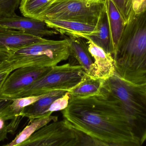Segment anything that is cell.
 Returning a JSON list of instances; mask_svg holds the SVG:
<instances>
[{
  "label": "cell",
  "instance_id": "obj_28",
  "mask_svg": "<svg viewBox=\"0 0 146 146\" xmlns=\"http://www.w3.org/2000/svg\"><path fill=\"white\" fill-rule=\"evenodd\" d=\"M10 53L8 51L0 50V64L7 61L10 56Z\"/></svg>",
  "mask_w": 146,
  "mask_h": 146
},
{
  "label": "cell",
  "instance_id": "obj_24",
  "mask_svg": "<svg viewBox=\"0 0 146 146\" xmlns=\"http://www.w3.org/2000/svg\"><path fill=\"white\" fill-rule=\"evenodd\" d=\"M14 70L13 65L7 61L0 64V94L5 81Z\"/></svg>",
  "mask_w": 146,
  "mask_h": 146
},
{
  "label": "cell",
  "instance_id": "obj_1",
  "mask_svg": "<svg viewBox=\"0 0 146 146\" xmlns=\"http://www.w3.org/2000/svg\"><path fill=\"white\" fill-rule=\"evenodd\" d=\"M64 120L106 146H139L135 140L119 99L105 85L98 93L84 97L71 96L62 111Z\"/></svg>",
  "mask_w": 146,
  "mask_h": 146
},
{
  "label": "cell",
  "instance_id": "obj_18",
  "mask_svg": "<svg viewBox=\"0 0 146 146\" xmlns=\"http://www.w3.org/2000/svg\"><path fill=\"white\" fill-rule=\"evenodd\" d=\"M58 119L57 116L50 115L33 119L30 121L29 125L26 126L11 142L4 146H20L36 131L51 122L58 121Z\"/></svg>",
  "mask_w": 146,
  "mask_h": 146
},
{
  "label": "cell",
  "instance_id": "obj_5",
  "mask_svg": "<svg viewBox=\"0 0 146 146\" xmlns=\"http://www.w3.org/2000/svg\"><path fill=\"white\" fill-rule=\"evenodd\" d=\"M106 0H55L36 19L72 21L96 25Z\"/></svg>",
  "mask_w": 146,
  "mask_h": 146
},
{
  "label": "cell",
  "instance_id": "obj_4",
  "mask_svg": "<svg viewBox=\"0 0 146 146\" xmlns=\"http://www.w3.org/2000/svg\"><path fill=\"white\" fill-rule=\"evenodd\" d=\"M70 56L69 44L66 38L60 40L45 39L13 51L7 61L15 70L27 66L54 67Z\"/></svg>",
  "mask_w": 146,
  "mask_h": 146
},
{
  "label": "cell",
  "instance_id": "obj_11",
  "mask_svg": "<svg viewBox=\"0 0 146 146\" xmlns=\"http://www.w3.org/2000/svg\"><path fill=\"white\" fill-rule=\"evenodd\" d=\"M70 35L92 41L112 56L114 55V49L106 5L100 15L95 31L93 32L90 33H76Z\"/></svg>",
  "mask_w": 146,
  "mask_h": 146
},
{
  "label": "cell",
  "instance_id": "obj_6",
  "mask_svg": "<svg viewBox=\"0 0 146 146\" xmlns=\"http://www.w3.org/2000/svg\"><path fill=\"white\" fill-rule=\"evenodd\" d=\"M85 71L80 65L67 63L53 67L51 70L27 87L13 99L38 96L56 91H68L82 79Z\"/></svg>",
  "mask_w": 146,
  "mask_h": 146
},
{
  "label": "cell",
  "instance_id": "obj_23",
  "mask_svg": "<svg viewBox=\"0 0 146 146\" xmlns=\"http://www.w3.org/2000/svg\"><path fill=\"white\" fill-rule=\"evenodd\" d=\"M71 95L68 91L62 97L57 98L54 101L46 111L47 117L51 115L52 113L65 109L69 104Z\"/></svg>",
  "mask_w": 146,
  "mask_h": 146
},
{
  "label": "cell",
  "instance_id": "obj_10",
  "mask_svg": "<svg viewBox=\"0 0 146 146\" xmlns=\"http://www.w3.org/2000/svg\"><path fill=\"white\" fill-rule=\"evenodd\" d=\"M87 42L88 50L94 60V63L88 75L96 79L106 80L115 73V60L113 56L92 41Z\"/></svg>",
  "mask_w": 146,
  "mask_h": 146
},
{
  "label": "cell",
  "instance_id": "obj_15",
  "mask_svg": "<svg viewBox=\"0 0 146 146\" xmlns=\"http://www.w3.org/2000/svg\"><path fill=\"white\" fill-rule=\"evenodd\" d=\"M48 27L62 35L90 33L95 30L96 25L72 21L61 19L44 20Z\"/></svg>",
  "mask_w": 146,
  "mask_h": 146
},
{
  "label": "cell",
  "instance_id": "obj_25",
  "mask_svg": "<svg viewBox=\"0 0 146 146\" xmlns=\"http://www.w3.org/2000/svg\"><path fill=\"white\" fill-rule=\"evenodd\" d=\"M13 102V99L0 98V117L5 121L8 120L7 109Z\"/></svg>",
  "mask_w": 146,
  "mask_h": 146
},
{
  "label": "cell",
  "instance_id": "obj_7",
  "mask_svg": "<svg viewBox=\"0 0 146 146\" xmlns=\"http://www.w3.org/2000/svg\"><path fill=\"white\" fill-rule=\"evenodd\" d=\"M77 129L65 121L48 123L20 146H77Z\"/></svg>",
  "mask_w": 146,
  "mask_h": 146
},
{
  "label": "cell",
  "instance_id": "obj_20",
  "mask_svg": "<svg viewBox=\"0 0 146 146\" xmlns=\"http://www.w3.org/2000/svg\"><path fill=\"white\" fill-rule=\"evenodd\" d=\"M48 93L38 96H28L13 99V102L7 108L9 120H13L16 117H20V115L25 108L46 96Z\"/></svg>",
  "mask_w": 146,
  "mask_h": 146
},
{
  "label": "cell",
  "instance_id": "obj_12",
  "mask_svg": "<svg viewBox=\"0 0 146 146\" xmlns=\"http://www.w3.org/2000/svg\"><path fill=\"white\" fill-rule=\"evenodd\" d=\"M45 38L30 35L21 31L0 27V50L12 52Z\"/></svg>",
  "mask_w": 146,
  "mask_h": 146
},
{
  "label": "cell",
  "instance_id": "obj_22",
  "mask_svg": "<svg viewBox=\"0 0 146 146\" xmlns=\"http://www.w3.org/2000/svg\"><path fill=\"white\" fill-rule=\"evenodd\" d=\"M21 0H0V18H9L15 15V10Z\"/></svg>",
  "mask_w": 146,
  "mask_h": 146
},
{
  "label": "cell",
  "instance_id": "obj_21",
  "mask_svg": "<svg viewBox=\"0 0 146 146\" xmlns=\"http://www.w3.org/2000/svg\"><path fill=\"white\" fill-rule=\"evenodd\" d=\"M123 18L125 24L135 14L132 0H112Z\"/></svg>",
  "mask_w": 146,
  "mask_h": 146
},
{
  "label": "cell",
  "instance_id": "obj_13",
  "mask_svg": "<svg viewBox=\"0 0 146 146\" xmlns=\"http://www.w3.org/2000/svg\"><path fill=\"white\" fill-rule=\"evenodd\" d=\"M66 37L69 44L70 56L75 58L87 74L92 68L94 60L84 39L73 35Z\"/></svg>",
  "mask_w": 146,
  "mask_h": 146
},
{
  "label": "cell",
  "instance_id": "obj_2",
  "mask_svg": "<svg viewBox=\"0 0 146 146\" xmlns=\"http://www.w3.org/2000/svg\"><path fill=\"white\" fill-rule=\"evenodd\" d=\"M113 57L119 77L146 87V7L126 23Z\"/></svg>",
  "mask_w": 146,
  "mask_h": 146
},
{
  "label": "cell",
  "instance_id": "obj_16",
  "mask_svg": "<svg viewBox=\"0 0 146 146\" xmlns=\"http://www.w3.org/2000/svg\"><path fill=\"white\" fill-rule=\"evenodd\" d=\"M106 7L109 19L114 54L126 24L122 16L112 0H106Z\"/></svg>",
  "mask_w": 146,
  "mask_h": 146
},
{
  "label": "cell",
  "instance_id": "obj_29",
  "mask_svg": "<svg viewBox=\"0 0 146 146\" xmlns=\"http://www.w3.org/2000/svg\"><path fill=\"white\" fill-rule=\"evenodd\" d=\"M6 121L0 117V130L4 129L6 126L5 122Z\"/></svg>",
  "mask_w": 146,
  "mask_h": 146
},
{
  "label": "cell",
  "instance_id": "obj_19",
  "mask_svg": "<svg viewBox=\"0 0 146 146\" xmlns=\"http://www.w3.org/2000/svg\"><path fill=\"white\" fill-rule=\"evenodd\" d=\"M55 0H21L19 9L23 16L36 19Z\"/></svg>",
  "mask_w": 146,
  "mask_h": 146
},
{
  "label": "cell",
  "instance_id": "obj_17",
  "mask_svg": "<svg viewBox=\"0 0 146 146\" xmlns=\"http://www.w3.org/2000/svg\"><path fill=\"white\" fill-rule=\"evenodd\" d=\"M104 80L90 77L86 73L80 82L68 92L73 97H84L97 94L104 85Z\"/></svg>",
  "mask_w": 146,
  "mask_h": 146
},
{
  "label": "cell",
  "instance_id": "obj_3",
  "mask_svg": "<svg viewBox=\"0 0 146 146\" xmlns=\"http://www.w3.org/2000/svg\"><path fill=\"white\" fill-rule=\"evenodd\" d=\"M104 85L119 99L133 136L141 145L146 140V87L128 82L115 73Z\"/></svg>",
  "mask_w": 146,
  "mask_h": 146
},
{
  "label": "cell",
  "instance_id": "obj_9",
  "mask_svg": "<svg viewBox=\"0 0 146 146\" xmlns=\"http://www.w3.org/2000/svg\"><path fill=\"white\" fill-rule=\"evenodd\" d=\"M0 27L18 30L40 37H50L59 33L48 27L44 21L16 14L9 18H0Z\"/></svg>",
  "mask_w": 146,
  "mask_h": 146
},
{
  "label": "cell",
  "instance_id": "obj_14",
  "mask_svg": "<svg viewBox=\"0 0 146 146\" xmlns=\"http://www.w3.org/2000/svg\"><path fill=\"white\" fill-rule=\"evenodd\" d=\"M66 91H56L50 92L31 105L25 108L20 116L27 117L30 121L33 119L47 117L46 111L53 102L66 93Z\"/></svg>",
  "mask_w": 146,
  "mask_h": 146
},
{
  "label": "cell",
  "instance_id": "obj_26",
  "mask_svg": "<svg viewBox=\"0 0 146 146\" xmlns=\"http://www.w3.org/2000/svg\"><path fill=\"white\" fill-rule=\"evenodd\" d=\"M135 13L142 11L146 7V0H132Z\"/></svg>",
  "mask_w": 146,
  "mask_h": 146
},
{
  "label": "cell",
  "instance_id": "obj_8",
  "mask_svg": "<svg viewBox=\"0 0 146 146\" xmlns=\"http://www.w3.org/2000/svg\"><path fill=\"white\" fill-rule=\"evenodd\" d=\"M52 68L27 66L15 69L5 81L2 88L0 98L13 99L15 95L47 74Z\"/></svg>",
  "mask_w": 146,
  "mask_h": 146
},
{
  "label": "cell",
  "instance_id": "obj_27",
  "mask_svg": "<svg viewBox=\"0 0 146 146\" xmlns=\"http://www.w3.org/2000/svg\"><path fill=\"white\" fill-rule=\"evenodd\" d=\"M12 133V131L9 124L6 125L4 129L0 130V143L7 139L8 133Z\"/></svg>",
  "mask_w": 146,
  "mask_h": 146
}]
</instances>
